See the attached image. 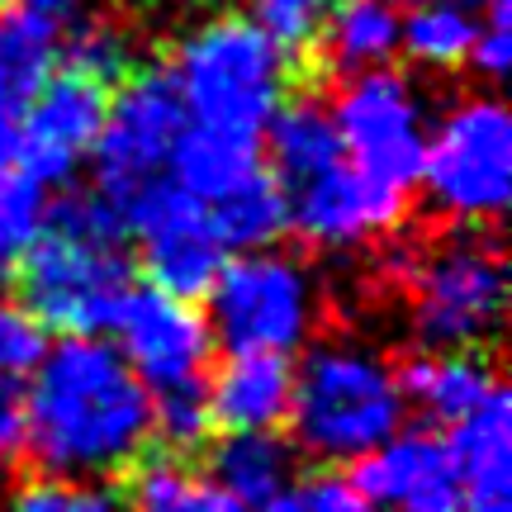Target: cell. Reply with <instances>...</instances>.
<instances>
[{
  "mask_svg": "<svg viewBox=\"0 0 512 512\" xmlns=\"http://www.w3.org/2000/svg\"><path fill=\"white\" fill-rule=\"evenodd\" d=\"M5 512H124V498L114 489H105L100 479L38 475L15 484Z\"/></svg>",
  "mask_w": 512,
  "mask_h": 512,
  "instance_id": "83f0119b",
  "label": "cell"
},
{
  "mask_svg": "<svg viewBox=\"0 0 512 512\" xmlns=\"http://www.w3.org/2000/svg\"><path fill=\"white\" fill-rule=\"evenodd\" d=\"M351 508H356V489L347 479H313L304 489H285L261 512H351Z\"/></svg>",
  "mask_w": 512,
  "mask_h": 512,
  "instance_id": "d6a6232c",
  "label": "cell"
},
{
  "mask_svg": "<svg viewBox=\"0 0 512 512\" xmlns=\"http://www.w3.org/2000/svg\"><path fill=\"white\" fill-rule=\"evenodd\" d=\"M209 394L204 384H181V389H166L152 394V432L171 446V451H195L209 437Z\"/></svg>",
  "mask_w": 512,
  "mask_h": 512,
  "instance_id": "f546056e",
  "label": "cell"
},
{
  "mask_svg": "<svg viewBox=\"0 0 512 512\" xmlns=\"http://www.w3.org/2000/svg\"><path fill=\"white\" fill-rule=\"evenodd\" d=\"M271 133V162L275 176H280V190H294V185L313 181L332 171L342 157V138H337V124H332L328 105L318 100H294V105H280L275 119L266 124Z\"/></svg>",
  "mask_w": 512,
  "mask_h": 512,
  "instance_id": "ffe728a7",
  "label": "cell"
},
{
  "mask_svg": "<svg viewBox=\"0 0 512 512\" xmlns=\"http://www.w3.org/2000/svg\"><path fill=\"white\" fill-rule=\"evenodd\" d=\"M209 479L223 494H233L242 508H266L290 489L294 479V446L275 432H233L214 446Z\"/></svg>",
  "mask_w": 512,
  "mask_h": 512,
  "instance_id": "d6986e66",
  "label": "cell"
},
{
  "mask_svg": "<svg viewBox=\"0 0 512 512\" xmlns=\"http://www.w3.org/2000/svg\"><path fill=\"white\" fill-rule=\"evenodd\" d=\"M185 128V105L166 67H143L124 86H114V105H105V124L95 138V195L119 209L128 195L162 176L171 147Z\"/></svg>",
  "mask_w": 512,
  "mask_h": 512,
  "instance_id": "ba28073f",
  "label": "cell"
},
{
  "mask_svg": "<svg viewBox=\"0 0 512 512\" xmlns=\"http://www.w3.org/2000/svg\"><path fill=\"white\" fill-rule=\"evenodd\" d=\"M399 10L394 0H337L328 29V62L332 72H375L399 48Z\"/></svg>",
  "mask_w": 512,
  "mask_h": 512,
  "instance_id": "7402d4cb",
  "label": "cell"
},
{
  "mask_svg": "<svg viewBox=\"0 0 512 512\" xmlns=\"http://www.w3.org/2000/svg\"><path fill=\"white\" fill-rule=\"evenodd\" d=\"M24 10H34V15H43V19H62V15H72L76 10V0H19Z\"/></svg>",
  "mask_w": 512,
  "mask_h": 512,
  "instance_id": "d590c367",
  "label": "cell"
},
{
  "mask_svg": "<svg viewBox=\"0 0 512 512\" xmlns=\"http://www.w3.org/2000/svg\"><path fill=\"white\" fill-rule=\"evenodd\" d=\"M214 337L233 356H290L318 318L313 280L294 256H242L228 261L209 290Z\"/></svg>",
  "mask_w": 512,
  "mask_h": 512,
  "instance_id": "8992f818",
  "label": "cell"
},
{
  "mask_svg": "<svg viewBox=\"0 0 512 512\" xmlns=\"http://www.w3.org/2000/svg\"><path fill=\"white\" fill-rule=\"evenodd\" d=\"M479 19L456 5H413V15L399 24L403 53L422 62V67H460L470 48H475Z\"/></svg>",
  "mask_w": 512,
  "mask_h": 512,
  "instance_id": "d4e9b609",
  "label": "cell"
},
{
  "mask_svg": "<svg viewBox=\"0 0 512 512\" xmlns=\"http://www.w3.org/2000/svg\"><path fill=\"white\" fill-rule=\"evenodd\" d=\"M342 157L361 176L389 190H413L422 181V157H427V119L422 100L399 72H361L351 81L337 110H332Z\"/></svg>",
  "mask_w": 512,
  "mask_h": 512,
  "instance_id": "9c48e42d",
  "label": "cell"
},
{
  "mask_svg": "<svg viewBox=\"0 0 512 512\" xmlns=\"http://www.w3.org/2000/svg\"><path fill=\"white\" fill-rule=\"evenodd\" d=\"M19 162V114L0 105V176L15 171Z\"/></svg>",
  "mask_w": 512,
  "mask_h": 512,
  "instance_id": "e575fe53",
  "label": "cell"
},
{
  "mask_svg": "<svg viewBox=\"0 0 512 512\" xmlns=\"http://www.w3.org/2000/svg\"><path fill=\"white\" fill-rule=\"evenodd\" d=\"M408 5H456V10H484L489 0H408Z\"/></svg>",
  "mask_w": 512,
  "mask_h": 512,
  "instance_id": "8d00e7d4",
  "label": "cell"
},
{
  "mask_svg": "<svg viewBox=\"0 0 512 512\" xmlns=\"http://www.w3.org/2000/svg\"><path fill=\"white\" fill-rule=\"evenodd\" d=\"M43 351H48V337L38 328V318L0 294V380H19V375L38 370Z\"/></svg>",
  "mask_w": 512,
  "mask_h": 512,
  "instance_id": "4dcf8cb0",
  "label": "cell"
},
{
  "mask_svg": "<svg viewBox=\"0 0 512 512\" xmlns=\"http://www.w3.org/2000/svg\"><path fill=\"white\" fill-rule=\"evenodd\" d=\"M204 219H209V228H214V238H219L223 252H228V247L256 252V247L275 242L290 228V204H285V190L275 185V176L266 171V176L252 181L242 195L204 209Z\"/></svg>",
  "mask_w": 512,
  "mask_h": 512,
  "instance_id": "cb8c5ba5",
  "label": "cell"
},
{
  "mask_svg": "<svg viewBox=\"0 0 512 512\" xmlns=\"http://www.w3.org/2000/svg\"><path fill=\"white\" fill-rule=\"evenodd\" d=\"M67 72L95 81L100 91L124 86L128 76L138 72L133 67V43L114 24H81L72 34V43H67Z\"/></svg>",
  "mask_w": 512,
  "mask_h": 512,
  "instance_id": "f1b7e54d",
  "label": "cell"
},
{
  "mask_svg": "<svg viewBox=\"0 0 512 512\" xmlns=\"http://www.w3.org/2000/svg\"><path fill=\"white\" fill-rule=\"evenodd\" d=\"M105 105H110L105 91L86 76H48L19 124V171H29L38 185L72 181V171L91 157L95 138H100Z\"/></svg>",
  "mask_w": 512,
  "mask_h": 512,
  "instance_id": "7c38bea8",
  "label": "cell"
},
{
  "mask_svg": "<svg viewBox=\"0 0 512 512\" xmlns=\"http://www.w3.org/2000/svg\"><path fill=\"white\" fill-rule=\"evenodd\" d=\"M57 24L34 10H0V105L24 110L57 67Z\"/></svg>",
  "mask_w": 512,
  "mask_h": 512,
  "instance_id": "44dd1931",
  "label": "cell"
},
{
  "mask_svg": "<svg viewBox=\"0 0 512 512\" xmlns=\"http://www.w3.org/2000/svg\"><path fill=\"white\" fill-rule=\"evenodd\" d=\"M290 204V228L313 247H356L389 233L408 209L403 190L375 185L361 176L351 162H337L332 171L313 176V181L285 190Z\"/></svg>",
  "mask_w": 512,
  "mask_h": 512,
  "instance_id": "4fadbf2b",
  "label": "cell"
},
{
  "mask_svg": "<svg viewBox=\"0 0 512 512\" xmlns=\"http://www.w3.org/2000/svg\"><path fill=\"white\" fill-rule=\"evenodd\" d=\"M356 512H375V508H370V503H366V498H361V503H356Z\"/></svg>",
  "mask_w": 512,
  "mask_h": 512,
  "instance_id": "74e56055",
  "label": "cell"
},
{
  "mask_svg": "<svg viewBox=\"0 0 512 512\" xmlns=\"http://www.w3.org/2000/svg\"><path fill=\"white\" fill-rule=\"evenodd\" d=\"M185 105V124L261 143L266 124L285 105L290 62L252 29L247 15H219L181 38L166 67Z\"/></svg>",
  "mask_w": 512,
  "mask_h": 512,
  "instance_id": "277c9868",
  "label": "cell"
},
{
  "mask_svg": "<svg viewBox=\"0 0 512 512\" xmlns=\"http://www.w3.org/2000/svg\"><path fill=\"white\" fill-rule=\"evenodd\" d=\"M24 456V389L19 380H0V465Z\"/></svg>",
  "mask_w": 512,
  "mask_h": 512,
  "instance_id": "836d02e7",
  "label": "cell"
},
{
  "mask_svg": "<svg viewBox=\"0 0 512 512\" xmlns=\"http://www.w3.org/2000/svg\"><path fill=\"white\" fill-rule=\"evenodd\" d=\"M171 181L181 185L200 209H214V204L242 195L252 181L266 176V162L256 143L247 138H228V133H209V128L185 124L176 147H171Z\"/></svg>",
  "mask_w": 512,
  "mask_h": 512,
  "instance_id": "e0dca14e",
  "label": "cell"
},
{
  "mask_svg": "<svg viewBox=\"0 0 512 512\" xmlns=\"http://www.w3.org/2000/svg\"><path fill=\"white\" fill-rule=\"evenodd\" d=\"M375 512H460V484L446 441L432 432H394L356 460L347 479Z\"/></svg>",
  "mask_w": 512,
  "mask_h": 512,
  "instance_id": "5bb4252c",
  "label": "cell"
},
{
  "mask_svg": "<svg viewBox=\"0 0 512 512\" xmlns=\"http://www.w3.org/2000/svg\"><path fill=\"white\" fill-rule=\"evenodd\" d=\"M152 437V394L119 347L67 337L43 351L24 394V451L62 479H100L143 456Z\"/></svg>",
  "mask_w": 512,
  "mask_h": 512,
  "instance_id": "6da1fadb",
  "label": "cell"
},
{
  "mask_svg": "<svg viewBox=\"0 0 512 512\" xmlns=\"http://www.w3.org/2000/svg\"><path fill=\"white\" fill-rule=\"evenodd\" d=\"M114 332H119V356L143 380L147 394L204 384L214 332L190 304L162 290H128L124 309L114 318Z\"/></svg>",
  "mask_w": 512,
  "mask_h": 512,
  "instance_id": "8fae6325",
  "label": "cell"
},
{
  "mask_svg": "<svg viewBox=\"0 0 512 512\" xmlns=\"http://www.w3.org/2000/svg\"><path fill=\"white\" fill-rule=\"evenodd\" d=\"M484 29L475 34V48H470V67H475L484 81H503L512 67V5L508 0H489L484 5Z\"/></svg>",
  "mask_w": 512,
  "mask_h": 512,
  "instance_id": "1f68e13d",
  "label": "cell"
},
{
  "mask_svg": "<svg viewBox=\"0 0 512 512\" xmlns=\"http://www.w3.org/2000/svg\"><path fill=\"white\" fill-rule=\"evenodd\" d=\"M337 0H252V29L275 53L285 57H309L323 43Z\"/></svg>",
  "mask_w": 512,
  "mask_h": 512,
  "instance_id": "4316f807",
  "label": "cell"
},
{
  "mask_svg": "<svg viewBox=\"0 0 512 512\" xmlns=\"http://www.w3.org/2000/svg\"><path fill=\"white\" fill-rule=\"evenodd\" d=\"M413 332L427 351H475L494 342L508 309V271L498 242L479 233L441 238L413 261Z\"/></svg>",
  "mask_w": 512,
  "mask_h": 512,
  "instance_id": "5b68a950",
  "label": "cell"
},
{
  "mask_svg": "<svg viewBox=\"0 0 512 512\" xmlns=\"http://www.w3.org/2000/svg\"><path fill=\"white\" fill-rule=\"evenodd\" d=\"M422 185L441 214L489 223L508 209L512 190V124L508 110L479 95L460 100L437 124L422 157Z\"/></svg>",
  "mask_w": 512,
  "mask_h": 512,
  "instance_id": "52a82bcc",
  "label": "cell"
},
{
  "mask_svg": "<svg viewBox=\"0 0 512 512\" xmlns=\"http://www.w3.org/2000/svg\"><path fill=\"white\" fill-rule=\"evenodd\" d=\"M48 223V185H38L29 171L0 176V280L19 275L24 256L34 252Z\"/></svg>",
  "mask_w": 512,
  "mask_h": 512,
  "instance_id": "484cf974",
  "label": "cell"
},
{
  "mask_svg": "<svg viewBox=\"0 0 512 512\" xmlns=\"http://www.w3.org/2000/svg\"><path fill=\"white\" fill-rule=\"evenodd\" d=\"M124 512H247L233 494H223L209 479V470L185 465L181 456L147 460L138 475L128 479Z\"/></svg>",
  "mask_w": 512,
  "mask_h": 512,
  "instance_id": "603a6c76",
  "label": "cell"
},
{
  "mask_svg": "<svg viewBox=\"0 0 512 512\" xmlns=\"http://www.w3.org/2000/svg\"><path fill=\"white\" fill-rule=\"evenodd\" d=\"M399 389H403V403L413 399L427 418L456 427L460 418H470L479 403L494 394L498 375L475 351H427V356L403 366Z\"/></svg>",
  "mask_w": 512,
  "mask_h": 512,
  "instance_id": "ac0fdd59",
  "label": "cell"
},
{
  "mask_svg": "<svg viewBox=\"0 0 512 512\" xmlns=\"http://www.w3.org/2000/svg\"><path fill=\"white\" fill-rule=\"evenodd\" d=\"M460 512H512V399L498 384L470 418L451 427Z\"/></svg>",
  "mask_w": 512,
  "mask_h": 512,
  "instance_id": "9a60e30c",
  "label": "cell"
},
{
  "mask_svg": "<svg viewBox=\"0 0 512 512\" xmlns=\"http://www.w3.org/2000/svg\"><path fill=\"white\" fill-rule=\"evenodd\" d=\"M114 214L124 223V233H138L143 261L152 280H157V290L181 299V304L209 299V290H214V280H219L228 261H223V247L214 238L209 219H204V209L171 176H157L152 185H143Z\"/></svg>",
  "mask_w": 512,
  "mask_h": 512,
  "instance_id": "30bf717a",
  "label": "cell"
},
{
  "mask_svg": "<svg viewBox=\"0 0 512 512\" xmlns=\"http://www.w3.org/2000/svg\"><path fill=\"white\" fill-rule=\"evenodd\" d=\"M299 451L318 460H366L403 422L394 366L356 342H323L294 370L290 418Z\"/></svg>",
  "mask_w": 512,
  "mask_h": 512,
  "instance_id": "3957f363",
  "label": "cell"
},
{
  "mask_svg": "<svg viewBox=\"0 0 512 512\" xmlns=\"http://www.w3.org/2000/svg\"><path fill=\"white\" fill-rule=\"evenodd\" d=\"M19 290L38 328H57L67 337L110 332L133 290L119 214L100 195H67L48 204L43 238L19 266Z\"/></svg>",
  "mask_w": 512,
  "mask_h": 512,
  "instance_id": "7a4b0ae2",
  "label": "cell"
},
{
  "mask_svg": "<svg viewBox=\"0 0 512 512\" xmlns=\"http://www.w3.org/2000/svg\"><path fill=\"white\" fill-rule=\"evenodd\" d=\"M204 394L209 418L228 432H275L290 418L294 370L285 356H233Z\"/></svg>",
  "mask_w": 512,
  "mask_h": 512,
  "instance_id": "2e32d148",
  "label": "cell"
}]
</instances>
